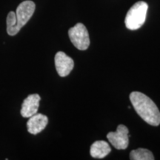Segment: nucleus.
<instances>
[{"instance_id":"obj_9","label":"nucleus","mask_w":160,"mask_h":160,"mask_svg":"<svg viewBox=\"0 0 160 160\" xmlns=\"http://www.w3.org/2000/svg\"><path fill=\"white\" fill-rule=\"evenodd\" d=\"M111 149L108 143L103 140H99L92 144L90 153L91 157L97 159H102L111 153Z\"/></svg>"},{"instance_id":"obj_5","label":"nucleus","mask_w":160,"mask_h":160,"mask_svg":"<svg viewBox=\"0 0 160 160\" xmlns=\"http://www.w3.org/2000/svg\"><path fill=\"white\" fill-rule=\"evenodd\" d=\"M129 131L125 125H119L115 132H109L107 138L115 148L125 150L129 143Z\"/></svg>"},{"instance_id":"obj_10","label":"nucleus","mask_w":160,"mask_h":160,"mask_svg":"<svg viewBox=\"0 0 160 160\" xmlns=\"http://www.w3.org/2000/svg\"><path fill=\"white\" fill-rule=\"evenodd\" d=\"M130 159L131 160H153L154 157H153V153L149 150L138 148L131 152Z\"/></svg>"},{"instance_id":"obj_4","label":"nucleus","mask_w":160,"mask_h":160,"mask_svg":"<svg viewBox=\"0 0 160 160\" xmlns=\"http://www.w3.org/2000/svg\"><path fill=\"white\" fill-rule=\"evenodd\" d=\"M36 5L33 2L27 0L19 4L16 11V31L18 33L24 25L29 21L35 11Z\"/></svg>"},{"instance_id":"obj_7","label":"nucleus","mask_w":160,"mask_h":160,"mask_svg":"<svg viewBox=\"0 0 160 160\" xmlns=\"http://www.w3.org/2000/svg\"><path fill=\"white\" fill-rule=\"evenodd\" d=\"M41 99L39 94L29 95L23 101L20 113L25 118H29L37 113L39 106V101Z\"/></svg>"},{"instance_id":"obj_6","label":"nucleus","mask_w":160,"mask_h":160,"mask_svg":"<svg viewBox=\"0 0 160 160\" xmlns=\"http://www.w3.org/2000/svg\"><path fill=\"white\" fill-rule=\"evenodd\" d=\"M55 66L60 77H65L69 75L74 66L73 60L62 51H59L55 55Z\"/></svg>"},{"instance_id":"obj_2","label":"nucleus","mask_w":160,"mask_h":160,"mask_svg":"<svg viewBox=\"0 0 160 160\" xmlns=\"http://www.w3.org/2000/svg\"><path fill=\"white\" fill-rule=\"evenodd\" d=\"M148 5L145 2H136L126 14L125 23L128 29L135 31L140 28L145 23Z\"/></svg>"},{"instance_id":"obj_8","label":"nucleus","mask_w":160,"mask_h":160,"mask_svg":"<svg viewBox=\"0 0 160 160\" xmlns=\"http://www.w3.org/2000/svg\"><path fill=\"white\" fill-rule=\"evenodd\" d=\"M48 123V118L42 113H36L29 117L27 122L28 131L31 134L36 135L45 128Z\"/></svg>"},{"instance_id":"obj_11","label":"nucleus","mask_w":160,"mask_h":160,"mask_svg":"<svg viewBox=\"0 0 160 160\" xmlns=\"http://www.w3.org/2000/svg\"><path fill=\"white\" fill-rule=\"evenodd\" d=\"M16 25H17L16 13L11 11L7 17V32L10 36H15L17 34L16 31Z\"/></svg>"},{"instance_id":"obj_3","label":"nucleus","mask_w":160,"mask_h":160,"mask_svg":"<svg viewBox=\"0 0 160 160\" xmlns=\"http://www.w3.org/2000/svg\"><path fill=\"white\" fill-rule=\"evenodd\" d=\"M68 36L73 45L80 51H85L90 45L88 31L83 24L77 23L69 29Z\"/></svg>"},{"instance_id":"obj_1","label":"nucleus","mask_w":160,"mask_h":160,"mask_svg":"<svg viewBox=\"0 0 160 160\" xmlns=\"http://www.w3.org/2000/svg\"><path fill=\"white\" fill-rule=\"evenodd\" d=\"M130 100L138 115L149 125L158 126L160 124V112L157 106L148 97L141 92L133 91Z\"/></svg>"}]
</instances>
